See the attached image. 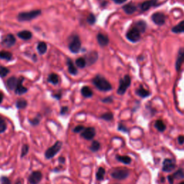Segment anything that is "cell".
Segmentation results:
<instances>
[{"label": "cell", "instance_id": "10", "mask_svg": "<svg viewBox=\"0 0 184 184\" xmlns=\"http://www.w3.org/2000/svg\"><path fill=\"white\" fill-rule=\"evenodd\" d=\"M42 173L40 171H34L28 177V181L30 184H38L42 180Z\"/></svg>", "mask_w": 184, "mask_h": 184}, {"label": "cell", "instance_id": "6", "mask_svg": "<svg viewBox=\"0 0 184 184\" xmlns=\"http://www.w3.org/2000/svg\"><path fill=\"white\" fill-rule=\"evenodd\" d=\"M111 175L115 179L123 180L128 177L129 171L126 168H114L111 171Z\"/></svg>", "mask_w": 184, "mask_h": 184}, {"label": "cell", "instance_id": "44", "mask_svg": "<svg viewBox=\"0 0 184 184\" xmlns=\"http://www.w3.org/2000/svg\"><path fill=\"white\" fill-rule=\"evenodd\" d=\"M119 130L122 131V132H127V129L126 128V127L124 126V125L122 124H119V127H118Z\"/></svg>", "mask_w": 184, "mask_h": 184}, {"label": "cell", "instance_id": "40", "mask_svg": "<svg viewBox=\"0 0 184 184\" xmlns=\"http://www.w3.org/2000/svg\"><path fill=\"white\" fill-rule=\"evenodd\" d=\"M28 151H29V146L27 145H24L22 146V148L21 156H22V157H25V156L27 154Z\"/></svg>", "mask_w": 184, "mask_h": 184}, {"label": "cell", "instance_id": "28", "mask_svg": "<svg viewBox=\"0 0 184 184\" xmlns=\"http://www.w3.org/2000/svg\"><path fill=\"white\" fill-rule=\"evenodd\" d=\"M117 160L124 164H130L131 162V158L127 155H117Z\"/></svg>", "mask_w": 184, "mask_h": 184}, {"label": "cell", "instance_id": "27", "mask_svg": "<svg viewBox=\"0 0 184 184\" xmlns=\"http://www.w3.org/2000/svg\"><path fill=\"white\" fill-rule=\"evenodd\" d=\"M37 49H38L39 53L40 55L44 54L47 51V44L44 42L39 43L38 47H37Z\"/></svg>", "mask_w": 184, "mask_h": 184}, {"label": "cell", "instance_id": "31", "mask_svg": "<svg viewBox=\"0 0 184 184\" xmlns=\"http://www.w3.org/2000/svg\"><path fill=\"white\" fill-rule=\"evenodd\" d=\"M105 175V169L102 167H100L98 169V171L97 173V179L98 181H101L103 180L104 177Z\"/></svg>", "mask_w": 184, "mask_h": 184}, {"label": "cell", "instance_id": "36", "mask_svg": "<svg viewBox=\"0 0 184 184\" xmlns=\"http://www.w3.org/2000/svg\"><path fill=\"white\" fill-rule=\"evenodd\" d=\"M9 73V70L7 68L4 67V66H0V76L1 77H5L7 74Z\"/></svg>", "mask_w": 184, "mask_h": 184}, {"label": "cell", "instance_id": "3", "mask_svg": "<svg viewBox=\"0 0 184 184\" xmlns=\"http://www.w3.org/2000/svg\"><path fill=\"white\" fill-rule=\"evenodd\" d=\"M81 47V42L78 35H73L70 38L68 48L73 53H77L80 51Z\"/></svg>", "mask_w": 184, "mask_h": 184}, {"label": "cell", "instance_id": "46", "mask_svg": "<svg viewBox=\"0 0 184 184\" xmlns=\"http://www.w3.org/2000/svg\"><path fill=\"white\" fill-rule=\"evenodd\" d=\"M168 181H169L170 184H173V181H174V178L173 175H170L168 176Z\"/></svg>", "mask_w": 184, "mask_h": 184}, {"label": "cell", "instance_id": "16", "mask_svg": "<svg viewBox=\"0 0 184 184\" xmlns=\"http://www.w3.org/2000/svg\"><path fill=\"white\" fill-rule=\"evenodd\" d=\"M97 40L99 44L101 46L104 47L107 46L109 43V38L107 35L102 34V33H99L97 35Z\"/></svg>", "mask_w": 184, "mask_h": 184}, {"label": "cell", "instance_id": "8", "mask_svg": "<svg viewBox=\"0 0 184 184\" xmlns=\"http://www.w3.org/2000/svg\"><path fill=\"white\" fill-rule=\"evenodd\" d=\"M165 15L162 12H155L152 16V22L158 26L164 25V23L165 22Z\"/></svg>", "mask_w": 184, "mask_h": 184}, {"label": "cell", "instance_id": "34", "mask_svg": "<svg viewBox=\"0 0 184 184\" xmlns=\"http://www.w3.org/2000/svg\"><path fill=\"white\" fill-rule=\"evenodd\" d=\"M27 102L25 99H19L16 103V107L17 109H24L27 107Z\"/></svg>", "mask_w": 184, "mask_h": 184}, {"label": "cell", "instance_id": "51", "mask_svg": "<svg viewBox=\"0 0 184 184\" xmlns=\"http://www.w3.org/2000/svg\"><path fill=\"white\" fill-rule=\"evenodd\" d=\"M59 161L60 162H62V163H64V162H65V158L63 157H60L59 158Z\"/></svg>", "mask_w": 184, "mask_h": 184}, {"label": "cell", "instance_id": "49", "mask_svg": "<svg viewBox=\"0 0 184 184\" xmlns=\"http://www.w3.org/2000/svg\"><path fill=\"white\" fill-rule=\"evenodd\" d=\"M113 1H114V2L117 4H122V3L125 2L127 0H113Z\"/></svg>", "mask_w": 184, "mask_h": 184}, {"label": "cell", "instance_id": "39", "mask_svg": "<svg viewBox=\"0 0 184 184\" xmlns=\"http://www.w3.org/2000/svg\"><path fill=\"white\" fill-rule=\"evenodd\" d=\"M96 22V17L93 14H90L89 15V16L87 17V22L89 23V25H94Z\"/></svg>", "mask_w": 184, "mask_h": 184}, {"label": "cell", "instance_id": "18", "mask_svg": "<svg viewBox=\"0 0 184 184\" xmlns=\"http://www.w3.org/2000/svg\"><path fill=\"white\" fill-rule=\"evenodd\" d=\"M157 3V0H150V1L144 2L142 5H140V9L142 11L148 10L152 6H155Z\"/></svg>", "mask_w": 184, "mask_h": 184}, {"label": "cell", "instance_id": "45", "mask_svg": "<svg viewBox=\"0 0 184 184\" xmlns=\"http://www.w3.org/2000/svg\"><path fill=\"white\" fill-rule=\"evenodd\" d=\"M178 140H179V144H183L184 143V136L183 135H180L178 138Z\"/></svg>", "mask_w": 184, "mask_h": 184}, {"label": "cell", "instance_id": "26", "mask_svg": "<svg viewBox=\"0 0 184 184\" xmlns=\"http://www.w3.org/2000/svg\"><path fill=\"white\" fill-rule=\"evenodd\" d=\"M0 58L6 60H10L12 58V54L8 51L2 50L0 52Z\"/></svg>", "mask_w": 184, "mask_h": 184}, {"label": "cell", "instance_id": "37", "mask_svg": "<svg viewBox=\"0 0 184 184\" xmlns=\"http://www.w3.org/2000/svg\"><path fill=\"white\" fill-rule=\"evenodd\" d=\"M113 114L111 112H107L102 114L101 116V118L104 119L106 121H111V119H113Z\"/></svg>", "mask_w": 184, "mask_h": 184}, {"label": "cell", "instance_id": "30", "mask_svg": "<svg viewBox=\"0 0 184 184\" xmlns=\"http://www.w3.org/2000/svg\"><path fill=\"white\" fill-rule=\"evenodd\" d=\"M98 58V53L97 52H92L89 54V56H88V63L90 65L93 64L94 63L96 62V60Z\"/></svg>", "mask_w": 184, "mask_h": 184}, {"label": "cell", "instance_id": "5", "mask_svg": "<svg viewBox=\"0 0 184 184\" xmlns=\"http://www.w3.org/2000/svg\"><path fill=\"white\" fill-rule=\"evenodd\" d=\"M62 148V142L60 141H58L55 143L50 148H49L48 150H46V153H45V156L47 159H51L60 151V150Z\"/></svg>", "mask_w": 184, "mask_h": 184}, {"label": "cell", "instance_id": "25", "mask_svg": "<svg viewBox=\"0 0 184 184\" xmlns=\"http://www.w3.org/2000/svg\"><path fill=\"white\" fill-rule=\"evenodd\" d=\"M155 127L159 132H164L165 130V124L162 120H157L155 123Z\"/></svg>", "mask_w": 184, "mask_h": 184}, {"label": "cell", "instance_id": "21", "mask_svg": "<svg viewBox=\"0 0 184 184\" xmlns=\"http://www.w3.org/2000/svg\"><path fill=\"white\" fill-rule=\"evenodd\" d=\"M32 33L28 30L21 31V32H18V34H17V36H18L19 38L22 39V40H30V39L32 38Z\"/></svg>", "mask_w": 184, "mask_h": 184}, {"label": "cell", "instance_id": "1", "mask_svg": "<svg viewBox=\"0 0 184 184\" xmlns=\"http://www.w3.org/2000/svg\"><path fill=\"white\" fill-rule=\"evenodd\" d=\"M93 83L98 89L102 91H108L112 89L110 83L101 76H96L93 79Z\"/></svg>", "mask_w": 184, "mask_h": 184}, {"label": "cell", "instance_id": "12", "mask_svg": "<svg viewBox=\"0 0 184 184\" xmlns=\"http://www.w3.org/2000/svg\"><path fill=\"white\" fill-rule=\"evenodd\" d=\"M16 42V39H15V36L12 34H9L7 35H6L2 39V45L3 46L6 47V48H9V47H12L14 46Z\"/></svg>", "mask_w": 184, "mask_h": 184}, {"label": "cell", "instance_id": "14", "mask_svg": "<svg viewBox=\"0 0 184 184\" xmlns=\"http://www.w3.org/2000/svg\"><path fill=\"white\" fill-rule=\"evenodd\" d=\"M24 81V79L22 77H20L19 79V83L17 84L16 89H15V93L18 95L23 94L27 91V89L22 85V82Z\"/></svg>", "mask_w": 184, "mask_h": 184}, {"label": "cell", "instance_id": "48", "mask_svg": "<svg viewBox=\"0 0 184 184\" xmlns=\"http://www.w3.org/2000/svg\"><path fill=\"white\" fill-rule=\"evenodd\" d=\"M112 101V99L111 98H106V99H103V102H107V103H109V102H111Z\"/></svg>", "mask_w": 184, "mask_h": 184}, {"label": "cell", "instance_id": "15", "mask_svg": "<svg viewBox=\"0 0 184 184\" xmlns=\"http://www.w3.org/2000/svg\"><path fill=\"white\" fill-rule=\"evenodd\" d=\"M18 83H19V79H17V78L13 76V77L9 78V79L7 80V86L10 90H15L16 89Z\"/></svg>", "mask_w": 184, "mask_h": 184}, {"label": "cell", "instance_id": "19", "mask_svg": "<svg viewBox=\"0 0 184 184\" xmlns=\"http://www.w3.org/2000/svg\"><path fill=\"white\" fill-rule=\"evenodd\" d=\"M133 27H135L137 30H138L140 33H143L146 30L147 25L145 22H144V21L142 20H140L135 23Z\"/></svg>", "mask_w": 184, "mask_h": 184}, {"label": "cell", "instance_id": "11", "mask_svg": "<svg viewBox=\"0 0 184 184\" xmlns=\"http://www.w3.org/2000/svg\"><path fill=\"white\" fill-rule=\"evenodd\" d=\"M175 168V162L171 159H165L164 160L163 163H162V171L164 172L173 171Z\"/></svg>", "mask_w": 184, "mask_h": 184}, {"label": "cell", "instance_id": "52", "mask_svg": "<svg viewBox=\"0 0 184 184\" xmlns=\"http://www.w3.org/2000/svg\"><path fill=\"white\" fill-rule=\"evenodd\" d=\"M15 184H22V181H21V180H18V182H16V183Z\"/></svg>", "mask_w": 184, "mask_h": 184}, {"label": "cell", "instance_id": "50", "mask_svg": "<svg viewBox=\"0 0 184 184\" xmlns=\"http://www.w3.org/2000/svg\"><path fill=\"white\" fill-rule=\"evenodd\" d=\"M3 98H4L3 94H2V93H0V104H1L2 102Z\"/></svg>", "mask_w": 184, "mask_h": 184}, {"label": "cell", "instance_id": "32", "mask_svg": "<svg viewBox=\"0 0 184 184\" xmlns=\"http://www.w3.org/2000/svg\"><path fill=\"white\" fill-rule=\"evenodd\" d=\"M76 65L79 68H83L87 65V60L83 58H79L76 60Z\"/></svg>", "mask_w": 184, "mask_h": 184}, {"label": "cell", "instance_id": "7", "mask_svg": "<svg viewBox=\"0 0 184 184\" xmlns=\"http://www.w3.org/2000/svg\"><path fill=\"white\" fill-rule=\"evenodd\" d=\"M141 33L137 30L135 27H132L131 28L127 31L126 37L132 43H137L140 40L141 38Z\"/></svg>", "mask_w": 184, "mask_h": 184}, {"label": "cell", "instance_id": "9", "mask_svg": "<svg viewBox=\"0 0 184 184\" xmlns=\"http://www.w3.org/2000/svg\"><path fill=\"white\" fill-rule=\"evenodd\" d=\"M96 135V130L94 127H88L84 128V130L81 132V137L85 140H90L94 138Z\"/></svg>", "mask_w": 184, "mask_h": 184}, {"label": "cell", "instance_id": "47", "mask_svg": "<svg viewBox=\"0 0 184 184\" xmlns=\"http://www.w3.org/2000/svg\"><path fill=\"white\" fill-rule=\"evenodd\" d=\"M67 111H68V107H62L61 111H60V113H61V114H65Z\"/></svg>", "mask_w": 184, "mask_h": 184}, {"label": "cell", "instance_id": "13", "mask_svg": "<svg viewBox=\"0 0 184 184\" xmlns=\"http://www.w3.org/2000/svg\"><path fill=\"white\" fill-rule=\"evenodd\" d=\"M183 62H184V48H182L179 50V55H178V57H177V60H176L175 63V68L178 71L181 69V66L182 64L183 63Z\"/></svg>", "mask_w": 184, "mask_h": 184}, {"label": "cell", "instance_id": "29", "mask_svg": "<svg viewBox=\"0 0 184 184\" xmlns=\"http://www.w3.org/2000/svg\"><path fill=\"white\" fill-rule=\"evenodd\" d=\"M48 81L53 84H58L59 82V78L58 76L56 73H51L48 76Z\"/></svg>", "mask_w": 184, "mask_h": 184}, {"label": "cell", "instance_id": "41", "mask_svg": "<svg viewBox=\"0 0 184 184\" xmlns=\"http://www.w3.org/2000/svg\"><path fill=\"white\" fill-rule=\"evenodd\" d=\"M84 127L83 126H82V125H78V126H76L75 128L73 129V132L76 133H79V132H81L82 131L84 130Z\"/></svg>", "mask_w": 184, "mask_h": 184}, {"label": "cell", "instance_id": "42", "mask_svg": "<svg viewBox=\"0 0 184 184\" xmlns=\"http://www.w3.org/2000/svg\"><path fill=\"white\" fill-rule=\"evenodd\" d=\"M1 182L2 184H11L9 179L7 177H2L1 179Z\"/></svg>", "mask_w": 184, "mask_h": 184}, {"label": "cell", "instance_id": "17", "mask_svg": "<svg viewBox=\"0 0 184 184\" xmlns=\"http://www.w3.org/2000/svg\"><path fill=\"white\" fill-rule=\"evenodd\" d=\"M135 93L137 95H138L139 97H140L142 98L148 97L150 95V92L145 89V88L142 87V85H140V87H139L138 89L136 90Z\"/></svg>", "mask_w": 184, "mask_h": 184}, {"label": "cell", "instance_id": "4", "mask_svg": "<svg viewBox=\"0 0 184 184\" xmlns=\"http://www.w3.org/2000/svg\"><path fill=\"white\" fill-rule=\"evenodd\" d=\"M131 83V78L130 76L126 75L123 79L119 81V86L118 89H117V94L119 95L124 94L127 89L130 86Z\"/></svg>", "mask_w": 184, "mask_h": 184}, {"label": "cell", "instance_id": "35", "mask_svg": "<svg viewBox=\"0 0 184 184\" xmlns=\"http://www.w3.org/2000/svg\"><path fill=\"white\" fill-rule=\"evenodd\" d=\"M174 179H184V172L182 169H179L173 175Z\"/></svg>", "mask_w": 184, "mask_h": 184}, {"label": "cell", "instance_id": "53", "mask_svg": "<svg viewBox=\"0 0 184 184\" xmlns=\"http://www.w3.org/2000/svg\"><path fill=\"white\" fill-rule=\"evenodd\" d=\"M179 184H184V181H182V182H181V183H180Z\"/></svg>", "mask_w": 184, "mask_h": 184}, {"label": "cell", "instance_id": "24", "mask_svg": "<svg viewBox=\"0 0 184 184\" xmlns=\"http://www.w3.org/2000/svg\"><path fill=\"white\" fill-rule=\"evenodd\" d=\"M81 94L86 98L91 97L93 95V91L89 87H83L81 89Z\"/></svg>", "mask_w": 184, "mask_h": 184}, {"label": "cell", "instance_id": "2", "mask_svg": "<svg viewBox=\"0 0 184 184\" xmlns=\"http://www.w3.org/2000/svg\"><path fill=\"white\" fill-rule=\"evenodd\" d=\"M41 14L40 9L36 10H32L30 12H25L19 13L17 16V19L20 22H25V21H30L32 19L36 18Z\"/></svg>", "mask_w": 184, "mask_h": 184}, {"label": "cell", "instance_id": "43", "mask_svg": "<svg viewBox=\"0 0 184 184\" xmlns=\"http://www.w3.org/2000/svg\"><path fill=\"white\" fill-rule=\"evenodd\" d=\"M39 122H40V119L39 118H35V119H33L32 120H30V123L32 125L38 124Z\"/></svg>", "mask_w": 184, "mask_h": 184}, {"label": "cell", "instance_id": "20", "mask_svg": "<svg viewBox=\"0 0 184 184\" xmlns=\"http://www.w3.org/2000/svg\"><path fill=\"white\" fill-rule=\"evenodd\" d=\"M123 10L125 12V13H127V15H132L136 11L137 7L135 5H133L132 3H130L127 4V5H125L124 7H122Z\"/></svg>", "mask_w": 184, "mask_h": 184}, {"label": "cell", "instance_id": "22", "mask_svg": "<svg viewBox=\"0 0 184 184\" xmlns=\"http://www.w3.org/2000/svg\"><path fill=\"white\" fill-rule=\"evenodd\" d=\"M67 65H68V72L72 75H76L78 73L77 68H76V66H74L73 63L72 62V60L70 59H68L67 60Z\"/></svg>", "mask_w": 184, "mask_h": 184}, {"label": "cell", "instance_id": "38", "mask_svg": "<svg viewBox=\"0 0 184 184\" xmlns=\"http://www.w3.org/2000/svg\"><path fill=\"white\" fill-rule=\"evenodd\" d=\"M6 129H7V124L4 119L0 117V133L5 132Z\"/></svg>", "mask_w": 184, "mask_h": 184}, {"label": "cell", "instance_id": "23", "mask_svg": "<svg viewBox=\"0 0 184 184\" xmlns=\"http://www.w3.org/2000/svg\"><path fill=\"white\" fill-rule=\"evenodd\" d=\"M172 32L174 33H181L184 32V20L182 21L175 26L172 28Z\"/></svg>", "mask_w": 184, "mask_h": 184}, {"label": "cell", "instance_id": "33", "mask_svg": "<svg viewBox=\"0 0 184 184\" xmlns=\"http://www.w3.org/2000/svg\"><path fill=\"white\" fill-rule=\"evenodd\" d=\"M100 147L101 145L99 143V142H98V141H94V142H92L91 147H90V149H91V151L97 152L100 149Z\"/></svg>", "mask_w": 184, "mask_h": 184}]
</instances>
